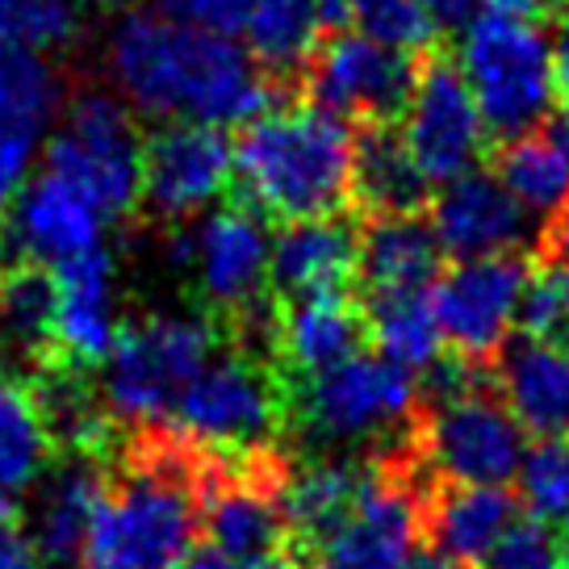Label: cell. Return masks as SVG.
Segmentation results:
<instances>
[{"label":"cell","mask_w":569,"mask_h":569,"mask_svg":"<svg viewBox=\"0 0 569 569\" xmlns=\"http://www.w3.org/2000/svg\"><path fill=\"white\" fill-rule=\"evenodd\" d=\"M528 256H486L457 260L431 284V306L445 348L469 365H495L519 327V302L528 284Z\"/></svg>","instance_id":"13"},{"label":"cell","mask_w":569,"mask_h":569,"mask_svg":"<svg viewBox=\"0 0 569 569\" xmlns=\"http://www.w3.org/2000/svg\"><path fill=\"white\" fill-rule=\"evenodd\" d=\"M63 80L42 59V51L0 38V118H13L26 126H47L63 113Z\"/></svg>","instance_id":"29"},{"label":"cell","mask_w":569,"mask_h":569,"mask_svg":"<svg viewBox=\"0 0 569 569\" xmlns=\"http://www.w3.org/2000/svg\"><path fill=\"white\" fill-rule=\"evenodd\" d=\"M369 457H319L310 465H289L281 486L284 528H289V557L302 561L310 549H319L343 519L356 511V498L369 481Z\"/></svg>","instance_id":"21"},{"label":"cell","mask_w":569,"mask_h":569,"mask_svg":"<svg viewBox=\"0 0 569 569\" xmlns=\"http://www.w3.org/2000/svg\"><path fill=\"white\" fill-rule=\"evenodd\" d=\"M38 142L42 130L13 118H0V218L18 201V193L30 184V168H34Z\"/></svg>","instance_id":"35"},{"label":"cell","mask_w":569,"mask_h":569,"mask_svg":"<svg viewBox=\"0 0 569 569\" xmlns=\"http://www.w3.org/2000/svg\"><path fill=\"white\" fill-rule=\"evenodd\" d=\"M495 177L511 189L523 210L540 227H549L561 210H569V142L552 130H532L502 142L495 156Z\"/></svg>","instance_id":"26"},{"label":"cell","mask_w":569,"mask_h":569,"mask_svg":"<svg viewBox=\"0 0 569 569\" xmlns=\"http://www.w3.org/2000/svg\"><path fill=\"white\" fill-rule=\"evenodd\" d=\"M519 495L532 519L569 532V436L536 440L519 469Z\"/></svg>","instance_id":"31"},{"label":"cell","mask_w":569,"mask_h":569,"mask_svg":"<svg viewBox=\"0 0 569 569\" xmlns=\"http://www.w3.org/2000/svg\"><path fill=\"white\" fill-rule=\"evenodd\" d=\"M284 386H289V431L298 427L315 445L339 448L381 440L377 452H390L415 440L419 373L390 365L386 356L360 352L327 373L298 377Z\"/></svg>","instance_id":"6"},{"label":"cell","mask_w":569,"mask_h":569,"mask_svg":"<svg viewBox=\"0 0 569 569\" xmlns=\"http://www.w3.org/2000/svg\"><path fill=\"white\" fill-rule=\"evenodd\" d=\"M415 76L419 63L410 59V51L386 47L360 30H339L322 38L298 89L306 92L302 101L336 113L343 122L373 126L402 122Z\"/></svg>","instance_id":"10"},{"label":"cell","mask_w":569,"mask_h":569,"mask_svg":"<svg viewBox=\"0 0 569 569\" xmlns=\"http://www.w3.org/2000/svg\"><path fill=\"white\" fill-rule=\"evenodd\" d=\"M109 71L126 101L163 122L248 126L293 97L256 68L243 42L163 13H126L109 34Z\"/></svg>","instance_id":"1"},{"label":"cell","mask_w":569,"mask_h":569,"mask_svg":"<svg viewBox=\"0 0 569 569\" xmlns=\"http://www.w3.org/2000/svg\"><path fill=\"white\" fill-rule=\"evenodd\" d=\"M540 256L569 260V210H561L549 227H545V234H540Z\"/></svg>","instance_id":"42"},{"label":"cell","mask_w":569,"mask_h":569,"mask_svg":"<svg viewBox=\"0 0 569 569\" xmlns=\"http://www.w3.org/2000/svg\"><path fill=\"white\" fill-rule=\"evenodd\" d=\"M445 272V248L419 213L402 218H365L360 227V260L356 284L365 293H402L431 289Z\"/></svg>","instance_id":"23"},{"label":"cell","mask_w":569,"mask_h":569,"mask_svg":"<svg viewBox=\"0 0 569 569\" xmlns=\"http://www.w3.org/2000/svg\"><path fill=\"white\" fill-rule=\"evenodd\" d=\"M407 569H469V566H461V561H448V557H440V552H431V549H419L415 557H410Z\"/></svg>","instance_id":"43"},{"label":"cell","mask_w":569,"mask_h":569,"mask_svg":"<svg viewBox=\"0 0 569 569\" xmlns=\"http://www.w3.org/2000/svg\"><path fill=\"white\" fill-rule=\"evenodd\" d=\"M0 569H38V549L30 536H21L18 523L0 528Z\"/></svg>","instance_id":"38"},{"label":"cell","mask_w":569,"mask_h":569,"mask_svg":"<svg viewBox=\"0 0 569 569\" xmlns=\"http://www.w3.org/2000/svg\"><path fill=\"white\" fill-rule=\"evenodd\" d=\"M486 4V13H502V18H519V21H540V18H557V9L566 0H478Z\"/></svg>","instance_id":"39"},{"label":"cell","mask_w":569,"mask_h":569,"mask_svg":"<svg viewBox=\"0 0 569 569\" xmlns=\"http://www.w3.org/2000/svg\"><path fill=\"white\" fill-rule=\"evenodd\" d=\"M251 4L256 0H151V9L163 13V18L193 21V26H206V30H218V34L243 30Z\"/></svg>","instance_id":"36"},{"label":"cell","mask_w":569,"mask_h":569,"mask_svg":"<svg viewBox=\"0 0 569 569\" xmlns=\"http://www.w3.org/2000/svg\"><path fill=\"white\" fill-rule=\"evenodd\" d=\"M495 386L523 431L540 440L569 436V352L536 339H511L495 360Z\"/></svg>","instance_id":"22"},{"label":"cell","mask_w":569,"mask_h":569,"mask_svg":"<svg viewBox=\"0 0 569 569\" xmlns=\"http://www.w3.org/2000/svg\"><path fill=\"white\" fill-rule=\"evenodd\" d=\"M478 569H561V549L549 523L519 516L495 549L481 557Z\"/></svg>","instance_id":"34"},{"label":"cell","mask_w":569,"mask_h":569,"mask_svg":"<svg viewBox=\"0 0 569 569\" xmlns=\"http://www.w3.org/2000/svg\"><path fill=\"white\" fill-rule=\"evenodd\" d=\"M352 30L377 38L398 51H423L436 42V21L427 18L423 0H348Z\"/></svg>","instance_id":"33"},{"label":"cell","mask_w":569,"mask_h":569,"mask_svg":"<svg viewBox=\"0 0 569 569\" xmlns=\"http://www.w3.org/2000/svg\"><path fill=\"white\" fill-rule=\"evenodd\" d=\"M80 30V4L76 0H0V38L59 51Z\"/></svg>","instance_id":"32"},{"label":"cell","mask_w":569,"mask_h":569,"mask_svg":"<svg viewBox=\"0 0 569 569\" xmlns=\"http://www.w3.org/2000/svg\"><path fill=\"white\" fill-rule=\"evenodd\" d=\"M402 139L419 172L431 180V189L478 172L490 151V130L481 122V109L465 84L461 68L448 54L419 59L415 92L402 113Z\"/></svg>","instance_id":"12"},{"label":"cell","mask_w":569,"mask_h":569,"mask_svg":"<svg viewBox=\"0 0 569 569\" xmlns=\"http://www.w3.org/2000/svg\"><path fill=\"white\" fill-rule=\"evenodd\" d=\"M168 427L213 461H251L281 452L289 431V386L281 369L227 343L180 393Z\"/></svg>","instance_id":"4"},{"label":"cell","mask_w":569,"mask_h":569,"mask_svg":"<svg viewBox=\"0 0 569 569\" xmlns=\"http://www.w3.org/2000/svg\"><path fill=\"white\" fill-rule=\"evenodd\" d=\"M423 9L436 21V30H452L473 18V0H423Z\"/></svg>","instance_id":"41"},{"label":"cell","mask_w":569,"mask_h":569,"mask_svg":"<svg viewBox=\"0 0 569 569\" xmlns=\"http://www.w3.org/2000/svg\"><path fill=\"white\" fill-rule=\"evenodd\" d=\"M519 331L569 352V260L540 256L532 264L519 302Z\"/></svg>","instance_id":"30"},{"label":"cell","mask_w":569,"mask_h":569,"mask_svg":"<svg viewBox=\"0 0 569 569\" xmlns=\"http://www.w3.org/2000/svg\"><path fill=\"white\" fill-rule=\"evenodd\" d=\"M92 4H101V9H118V4H126V0H92Z\"/></svg>","instance_id":"45"},{"label":"cell","mask_w":569,"mask_h":569,"mask_svg":"<svg viewBox=\"0 0 569 569\" xmlns=\"http://www.w3.org/2000/svg\"><path fill=\"white\" fill-rule=\"evenodd\" d=\"M356 130L310 101H289L234 139V197L260 218L306 222L352 206Z\"/></svg>","instance_id":"3"},{"label":"cell","mask_w":569,"mask_h":569,"mask_svg":"<svg viewBox=\"0 0 569 569\" xmlns=\"http://www.w3.org/2000/svg\"><path fill=\"white\" fill-rule=\"evenodd\" d=\"M177 569H302L289 552H281V557H272V561H260V566H239V561H231L227 552H218L213 545H197L184 561H180Z\"/></svg>","instance_id":"37"},{"label":"cell","mask_w":569,"mask_h":569,"mask_svg":"<svg viewBox=\"0 0 569 569\" xmlns=\"http://www.w3.org/2000/svg\"><path fill=\"white\" fill-rule=\"evenodd\" d=\"M54 440L47 431L34 386L0 369V498H18L54 465Z\"/></svg>","instance_id":"27"},{"label":"cell","mask_w":569,"mask_h":569,"mask_svg":"<svg viewBox=\"0 0 569 569\" xmlns=\"http://www.w3.org/2000/svg\"><path fill=\"white\" fill-rule=\"evenodd\" d=\"M54 348L76 369L106 365L118 343V298H113V256L109 248L71 256L54 264Z\"/></svg>","instance_id":"17"},{"label":"cell","mask_w":569,"mask_h":569,"mask_svg":"<svg viewBox=\"0 0 569 569\" xmlns=\"http://www.w3.org/2000/svg\"><path fill=\"white\" fill-rule=\"evenodd\" d=\"M268 264H272V239L264 218L243 206L239 197L210 210L193 231V260L201 310L222 322L227 339L268 310Z\"/></svg>","instance_id":"11"},{"label":"cell","mask_w":569,"mask_h":569,"mask_svg":"<svg viewBox=\"0 0 569 569\" xmlns=\"http://www.w3.org/2000/svg\"><path fill=\"white\" fill-rule=\"evenodd\" d=\"M327 38L319 0H256L243 21V47L256 68L284 89L302 84L306 68Z\"/></svg>","instance_id":"25"},{"label":"cell","mask_w":569,"mask_h":569,"mask_svg":"<svg viewBox=\"0 0 569 569\" xmlns=\"http://www.w3.org/2000/svg\"><path fill=\"white\" fill-rule=\"evenodd\" d=\"M519 502L507 486H452L431 481L423 495V540L431 552L461 566H481L502 532L519 519Z\"/></svg>","instance_id":"19"},{"label":"cell","mask_w":569,"mask_h":569,"mask_svg":"<svg viewBox=\"0 0 569 569\" xmlns=\"http://www.w3.org/2000/svg\"><path fill=\"white\" fill-rule=\"evenodd\" d=\"M42 168L89 197L106 222H122L142 201V134L130 106L106 89H80L63 106V126L42 151Z\"/></svg>","instance_id":"8"},{"label":"cell","mask_w":569,"mask_h":569,"mask_svg":"<svg viewBox=\"0 0 569 569\" xmlns=\"http://www.w3.org/2000/svg\"><path fill=\"white\" fill-rule=\"evenodd\" d=\"M231 339L222 322L197 315H142L118 331V343L101 365V402L122 427L168 423L180 393L189 390L213 356Z\"/></svg>","instance_id":"5"},{"label":"cell","mask_w":569,"mask_h":569,"mask_svg":"<svg viewBox=\"0 0 569 569\" xmlns=\"http://www.w3.org/2000/svg\"><path fill=\"white\" fill-rule=\"evenodd\" d=\"M365 343H369V319H365V306L352 298V289L277 302L272 352H277V369L284 381L327 373L365 352Z\"/></svg>","instance_id":"16"},{"label":"cell","mask_w":569,"mask_h":569,"mask_svg":"<svg viewBox=\"0 0 569 569\" xmlns=\"http://www.w3.org/2000/svg\"><path fill=\"white\" fill-rule=\"evenodd\" d=\"M106 486L109 461L101 457H80V452L54 457V469L42 481L34 516H30V545L38 549V557H47L54 569H68V561L84 552Z\"/></svg>","instance_id":"20"},{"label":"cell","mask_w":569,"mask_h":569,"mask_svg":"<svg viewBox=\"0 0 569 569\" xmlns=\"http://www.w3.org/2000/svg\"><path fill=\"white\" fill-rule=\"evenodd\" d=\"M552 68H557V84H566L569 89V0L557 9V18H552Z\"/></svg>","instance_id":"40"},{"label":"cell","mask_w":569,"mask_h":569,"mask_svg":"<svg viewBox=\"0 0 569 569\" xmlns=\"http://www.w3.org/2000/svg\"><path fill=\"white\" fill-rule=\"evenodd\" d=\"M210 457L177 427H126L80 561L84 569H177L197 549Z\"/></svg>","instance_id":"2"},{"label":"cell","mask_w":569,"mask_h":569,"mask_svg":"<svg viewBox=\"0 0 569 569\" xmlns=\"http://www.w3.org/2000/svg\"><path fill=\"white\" fill-rule=\"evenodd\" d=\"M431 180L419 172L398 122H373L356 130L352 206L360 218H402L423 213Z\"/></svg>","instance_id":"24"},{"label":"cell","mask_w":569,"mask_h":569,"mask_svg":"<svg viewBox=\"0 0 569 569\" xmlns=\"http://www.w3.org/2000/svg\"><path fill=\"white\" fill-rule=\"evenodd\" d=\"M561 134H566V142H569V89H566V97H561Z\"/></svg>","instance_id":"44"},{"label":"cell","mask_w":569,"mask_h":569,"mask_svg":"<svg viewBox=\"0 0 569 569\" xmlns=\"http://www.w3.org/2000/svg\"><path fill=\"white\" fill-rule=\"evenodd\" d=\"M360 306H365V319H369V339L390 365L423 373L445 356V336H440V322H436L431 289L365 293Z\"/></svg>","instance_id":"28"},{"label":"cell","mask_w":569,"mask_h":569,"mask_svg":"<svg viewBox=\"0 0 569 569\" xmlns=\"http://www.w3.org/2000/svg\"><path fill=\"white\" fill-rule=\"evenodd\" d=\"M234 184V142L222 126L168 122L142 139V201L163 222H189Z\"/></svg>","instance_id":"14"},{"label":"cell","mask_w":569,"mask_h":569,"mask_svg":"<svg viewBox=\"0 0 569 569\" xmlns=\"http://www.w3.org/2000/svg\"><path fill=\"white\" fill-rule=\"evenodd\" d=\"M356 260H360V222L348 213L284 222V231L272 239L268 289L277 302L306 293H339L356 284Z\"/></svg>","instance_id":"18"},{"label":"cell","mask_w":569,"mask_h":569,"mask_svg":"<svg viewBox=\"0 0 569 569\" xmlns=\"http://www.w3.org/2000/svg\"><path fill=\"white\" fill-rule=\"evenodd\" d=\"M457 68L478 101L490 139L511 142L549 122L557 106V68L540 21L473 13L461 26Z\"/></svg>","instance_id":"7"},{"label":"cell","mask_w":569,"mask_h":569,"mask_svg":"<svg viewBox=\"0 0 569 569\" xmlns=\"http://www.w3.org/2000/svg\"><path fill=\"white\" fill-rule=\"evenodd\" d=\"M415 448L431 481L452 486H511L528 457V431L490 381L419 407Z\"/></svg>","instance_id":"9"},{"label":"cell","mask_w":569,"mask_h":569,"mask_svg":"<svg viewBox=\"0 0 569 569\" xmlns=\"http://www.w3.org/2000/svg\"><path fill=\"white\" fill-rule=\"evenodd\" d=\"M431 231L445 256L486 260V256H523L540 248L545 227L519 206L511 189L495 172H469L452 180L431 201Z\"/></svg>","instance_id":"15"},{"label":"cell","mask_w":569,"mask_h":569,"mask_svg":"<svg viewBox=\"0 0 569 569\" xmlns=\"http://www.w3.org/2000/svg\"><path fill=\"white\" fill-rule=\"evenodd\" d=\"M561 569H569V545L561 549Z\"/></svg>","instance_id":"46"}]
</instances>
